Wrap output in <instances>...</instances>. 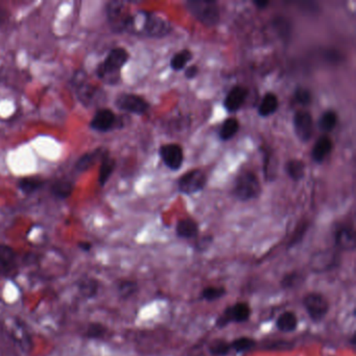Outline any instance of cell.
<instances>
[{"mask_svg": "<svg viewBox=\"0 0 356 356\" xmlns=\"http://www.w3.org/2000/svg\"><path fill=\"white\" fill-rule=\"evenodd\" d=\"M172 30V24L165 18L151 12L140 11L136 15H130L124 33L145 38L160 39L168 36Z\"/></svg>", "mask_w": 356, "mask_h": 356, "instance_id": "obj_1", "label": "cell"}, {"mask_svg": "<svg viewBox=\"0 0 356 356\" xmlns=\"http://www.w3.org/2000/svg\"><path fill=\"white\" fill-rule=\"evenodd\" d=\"M129 58L130 55L124 47L112 49L106 59L97 66V78L108 85H114L120 82V72L129 61Z\"/></svg>", "mask_w": 356, "mask_h": 356, "instance_id": "obj_2", "label": "cell"}, {"mask_svg": "<svg viewBox=\"0 0 356 356\" xmlns=\"http://www.w3.org/2000/svg\"><path fill=\"white\" fill-rule=\"evenodd\" d=\"M189 13L206 26H216L220 22V11L218 3L207 0H191L186 3Z\"/></svg>", "mask_w": 356, "mask_h": 356, "instance_id": "obj_3", "label": "cell"}, {"mask_svg": "<svg viewBox=\"0 0 356 356\" xmlns=\"http://www.w3.org/2000/svg\"><path fill=\"white\" fill-rule=\"evenodd\" d=\"M261 193L259 180L252 172H243L236 178L233 188V195L241 202L257 199Z\"/></svg>", "mask_w": 356, "mask_h": 356, "instance_id": "obj_4", "label": "cell"}, {"mask_svg": "<svg viewBox=\"0 0 356 356\" xmlns=\"http://www.w3.org/2000/svg\"><path fill=\"white\" fill-rule=\"evenodd\" d=\"M3 326L10 339L24 351H29L32 348V337L29 332L28 327L20 318L13 316L8 318L3 321Z\"/></svg>", "mask_w": 356, "mask_h": 356, "instance_id": "obj_5", "label": "cell"}, {"mask_svg": "<svg viewBox=\"0 0 356 356\" xmlns=\"http://www.w3.org/2000/svg\"><path fill=\"white\" fill-rule=\"evenodd\" d=\"M303 305L308 316L314 323L324 320L330 308L327 298L323 293H316V291L307 293L304 297Z\"/></svg>", "mask_w": 356, "mask_h": 356, "instance_id": "obj_6", "label": "cell"}, {"mask_svg": "<svg viewBox=\"0 0 356 356\" xmlns=\"http://www.w3.org/2000/svg\"><path fill=\"white\" fill-rule=\"evenodd\" d=\"M251 306L245 302H238L233 304L222 312L220 316L216 318V327L224 328L231 323H245L251 318Z\"/></svg>", "mask_w": 356, "mask_h": 356, "instance_id": "obj_7", "label": "cell"}, {"mask_svg": "<svg viewBox=\"0 0 356 356\" xmlns=\"http://www.w3.org/2000/svg\"><path fill=\"white\" fill-rule=\"evenodd\" d=\"M74 90H76V97L79 101L84 106H91L97 101L101 91L97 86L92 84L87 78V74L83 72H78L74 74L72 80Z\"/></svg>", "mask_w": 356, "mask_h": 356, "instance_id": "obj_8", "label": "cell"}, {"mask_svg": "<svg viewBox=\"0 0 356 356\" xmlns=\"http://www.w3.org/2000/svg\"><path fill=\"white\" fill-rule=\"evenodd\" d=\"M207 176L201 170H193L179 179L178 187L184 195H193L205 188Z\"/></svg>", "mask_w": 356, "mask_h": 356, "instance_id": "obj_9", "label": "cell"}, {"mask_svg": "<svg viewBox=\"0 0 356 356\" xmlns=\"http://www.w3.org/2000/svg\"><path fill=\"white\" fill-rule=\"evenodd\" d=\"M108 22L111 26L112 30L116 33H124L129 17L131 14L127 12L126 3L120 1H111L108 3L107 9Z\"/></svg>", "mask_w": 356, "mask_h": 356, "instance_id": "obj_10", "label": "cell"}, {"mask_svg": "<svg viewBox=\"0 0 356 356\" xmlns=\"http://www.w3.org/2000/svg\"><path fill=\"white\" fill-rule=\"evenodd\" d=\"M116 107L128 113L143 115L149 109V103L143 97L132 93L120 95L115 101Z\"/></svg>", "mask_w": 356, "mask_h": 356, "instance_id": "obj_11", "label": "cell"}, {"mask_svg": "<svg viewBox=\"0 0 356 356\" xmlns=\"http://www.w3.org/2000/svg\"><path fill=\"white\" fill-rule=\"evenodd\" d=\"M18 255L13 248L0 245V276L13 278L18 274Z\"/></svg>", "mask_w": 356, "mask_h": 356, "instance_id": "obj_12", "label": "cell"}, {"mask_svg": "<svg viewBox=\"0 0 356 356\" xmlns=\"http://www.w3.org/2000/svg\"><path fill=\"white\" fill-rule=\"evenodd\" d=\"M293 129L296 135L302 143H308L312 138L314 132V118L312 114L305 110L296 112L293 116Z\"/></svg>", "mask_w": 356, "mask_h": 356, "instance_id": "obj_13", "label": "cell"}, {"mask_svg": "<svg viewBox=\"0 0 356 356\" xmlns=\"http://www.w3.org/2000/svg\"><path fill=\"white\" fill-rule=\"evenodd\" d=\"M159 154L166 168L174 170V172L180 170L183 160H184V154H183V149L180 145H175V143L162 145L160 147Z\"/></svg>", "mask_w": 356, "mask_h": 356, "instance_id": "obj_14", "label": "cell"}, {"mask_svg": "<svg viewBox=\"0 0 356 356\" xmlns=\"http://www.w3.org/2000/svg\"><path fill=\"white\" fill-rule=\"evenodd\" d=\"M339 256L337 252H321L312 256L309 266L314 273H326L339 266Z\"/></svg>", "mask_w": 356, "mask_h": 356, "instance_id": "obj_15", "label": "cell"}, {"mask_svg": "<svg viewBox=\"0 0 356 356\" xmlns=\"http://www.w3.org/2000/svg\"><path fill=\"white\" fill-rule=\"evenodd\" d=\"M118 116L110 109H99L90 122L91 129L101 133L109 132L115 128Z\"/></svg>", "mask_w": 356, "mask_h": 356, "instance_id": "obj_16", "label": "cell"}, {"mask_svg": "<svg viewBox=\"0 0 356 356\" xmlns=\"http://www.w3.org/2000/svg\"><path fill=\"white\" fill-rule=\"evenodd\" d=\"M248 95H249V91H248L245 87H233V88L229 91L227 97H225V109L230 112V113H234V112L238 111V110L243 107V104H245Z\"/></svg>", "mask_w": 356, "mask_h": 356, "instance_id": "obj_17", "label": "cell"}, {"mask_svg": "<svg viewBox=\"0 0 356 356\" xmlns=\"http://www.w3.org/2000/svg\"><path fill=\"white\" fill-rule=\"evenodd\" d=\"M335 247L341 251H353L355 249L356 239L353 228L341 226L335 231Z\"/></svg>", "mask_w": 356, "mask_h": 356, "instance_id": "obj_18", "label": "cell"}, {"mask_svg": "<svg viewBox=\"0 0 356 356\" xmlns=\"http://www.w3.org/2000/svg\"><path fill=\"white\" fill-rule=\"evenodd\" d=\"M332 149V140L326 135H323L316 140L312 152V160L316 163H322Z\"/></svg>", "mask_w": 356, "mask_h": 356, "instance_id": "obj_19", "label": "cell"}, {"mask_svg": "<svg viewBox=\"0 0 356 356\" xmlns=\"http://www.w3.org/2000/svg\"><path fill=\"white\" fill-rule=\"evenodd\" d=\"M176 232L180 238H197L199 235V225L193 218H183L177 224Z\"/></svg>", "mask_w": 356, "mask_h": 356, "instance_id": "obj_20", "label": "cell"}, {"mask_svg": "<svg viewBox=\"0 0 356 356\" xmlns=\"http://www.w3.org/2000/svg\"><path fill=\"white\" fill-rule=\"evenodd\" d=\"M273 29L276 32L277 36L283 41V42L289 43L291 41V20L285 16H276L273 19Z\"/></svg>", "mask_w": 356, "mask_h": 356, "instance_id": "obj_21", "label": "cell"}, {"mask_svg": "<svg viewBox=\"0 0 356 356\" xmlns=\"http://www.w3.org/2000/svg\"><path fill=\"white\" fill-rule=\"evenodd\" d=\"M105 156H107V152L104 151V149H95V151L90 152V153L85 154L76 162V170L80 172H86L91 166L95 165L99 160L103 159Z\"/></svg>", "mask_w": 356, "mask_h": 356, "instance_id": "obj_22", "label": "cell"}, {"mask_svg": "<svg viewBox=\"0 0 356 356\" xmlns=\"http://www.w3.org/2000/svg\"><path fill=\"white\" fill-rule=\"evenodd\" d=\"M298 316L295 312H284L276 320V327L279 331L284 333L293 332L298 327Z\"/></svg>", "mask_w": 356, "mask_h": 356, "instance_id": "obj_23", "label": "cell"}, {"mask_svg": "<svg viewBox=\"0 0 356 356\" xmlns=\"http://www.w3.org/2000/svg\"><path fill=\"white\" fill-rule=\"evenodd\" d=\"M78 291L85 299H92L99 291V282L95 278L86 277L79 281Z\"/></svg>", "mask_w": 356, "mask_h": 356, "instance_id": "obj_24", "label": "cell"}, {"mask_svg": "<svg viewBox=\"0 0 356 356\" xmlns=\"http://www.w3.org/2000/svg\"><path fill=\"white\" fill-rule=\"evenodd\" d=\"M279 107L278 97L274 93H266L258 107V114L261 118H268L274 114Z\"/></svg>", "mask_w": 356, "mask_h": 356, "instance_id": "obj_25", "label": "cell"}, {"mask_svg": "<svg viewBox=\"0 0 356 356\" xmlns=\"http://www.w3.org/2000/svg\"><path fill=\"white\" fill-rule=\"evenodd\" d=\"M285 172L291 180L299 182L305 177V164L299 159L289 160L285 164Z\"/></svg>", "mask_w": 356, "mask_h": 356, "instance_id": "obj_26", "label": "cell"}, {"mask_svg": "<svg viewBox=\"0 0 356 356\" xmlns=\"http://www.w3.org/2000/svg\"><path fill=\"white\" fill-rule=\"evenodd\" d=\"M43 185H44V181L37 177H26L18 181V187L26 195L36 193L39 189L42 188Z\"/></svg>", "mask_w": 356, "mask_h": 356, "instance_id": "obj_27", "label": "cell"}, {"mask_svg": "<svg viewBox=\"0 0 356 356\" xmlns=\"http://www.w3.org/2000/svg\"><path fill=\"white\" fill-rule=\"evenodd\" d=\"M238 130V120H237L236 118H230L222 122V127H220V132H218V136H220V140L228 141L236 135Z\"/></svg>", "mask_w": 356, "mask_h": 356, "instance_id": "obj_28", "label": "cell"}, {"mask_svg": "<svg viewBox=\"0 0 356 356\" xmlns=\"http://www.w3.org/2000/svg\"><path fill=\"white\" fill-rule=\"evenodd\" d=\"M193 59V53L188 49H183V51H179L176 55L172 56V60H170V68L174 72H181L186 67L187 64Z\"/></svg>", "mask_w": 356, "mask_h": 356, "instance_id": "obj_29", "label": "cell"}, {"mask_svg": "<svg viewBox=\"0 0 356 356\" xmlns=\"http://www.w3.org/2000/svg\"><path fill=\"white\" fill-rule=\"evenodd\" d=\"M337 114L333 110L324 112L318 120V128L322 132L329 133L334 130L337 124Z\"/></svg>", "mask_w": 356, "mask_h": 356, "instance_id": "obj_30", "label": "cell"}, {"mask_svg": "<svg viewBox=\"0 0 356 356\" xmlns=\"http://www.w3.org/2000/svg\"><path fill=\"white\" fill-rule=\"evenodd\" d=\"M115 168V161L112 158L105 156L102 159L101 170H99V183L101 186H105Z\"/></svg>", "mask_w": 356, "mask_h": 356, "instance_id": "obj_31", "label": "cell"}, {"mask_svg": "<svg viewBox=\"0 0 356 356\" xmlns=\"http://www.w3.org/2000/svg\"><path fill=\"white\" fill-rule=\"evenodd\" d=\"M74 191V184L68 180H59L54 183L51 193L58 199H67Z\"/></svg>", "mask_w": 356, "mask_h": 356, "instance_id": "obj_32", "label": "cell"}, {"mask_svg": "<svg viewBox=\"0 0 356 356\" xmlns=\"http://www.w3.org/2000/svg\"><path fill=\"white\" fill-rule=\"evenodd\" d=\"M305 281V277L300 272H289L281 279V286L284 289H293L301 286Z\"/></svg>", "mask_w": 356, "mask_h": 356, "instance_id": "obj_33", "label": "cell"}, {"mask_svg": "<svg viewBox=\"0 0 356 356\" xmlns=\"http://www.w3.org/2000/svg\"><path fill=\"white\" fill-rule=\"evenodd\" d=\"M230 347L231 350L237 353H245L256 347V341L249 337H237L234 341H230Z\"/></svg>", "mask_w": 356, "mask_h": 356, "instance_id": "obj_34", "label": "cell"}, {"mask_svg": "<svg viewBox=\"0 0 356 356\" xmlns=\"http://www.w3.org/2000/svg\"><path fill=\"white\" fill-rule=\"evenodd\" d=\"M227 293L226 287L224 286H207L202 291L201 298L207 302L218 301L222 299Z\"/></svg>", "mask_w": 356, "mask_h": 356, "instance_id": "obj_35", "label": "cell"}, {"mask_svg": "<svg viewBox=\"0 0 356 356\" xmlns=\"http://www.w3.org/2000/svg\"><path fill=\"white\" fill-rule=\"evenodd\" d=\"M138 283L133 280H122L118 283V291L122 299H129L138 291Z\"/></svg>", "mask_w": 356, "mask_h": 356, "instance_id": "obj_36", "label": "cell"}, {"mask_svg": "<svg viewBox=\"0 0 356 356\" xmlns=\"http://www.w3.org/2000/svg\"><path fill=\"white\" fill-rule=\"evenodd\" d=\"M107 327L99 323H91L87 326L85 337L91 339H103L107 335Z\"/></svg>", "mask_w": 356, "mask_h": 356, "instance_id": "obj_37", "label": "cell"}, {"mask_svg": "<svg viewBox=\"0 0 356 356\" xmlns=\"http://www.w3.org/2000/svg\"><path fill=\"white\" fill-rule=\"evenodd\" d=\"M230 351V341L222 339H216L209 345V352L213 356H225Z\"/></svg>", "mask_w": 356, "mask_h": 356, "instance_id": "obj_38", "label": "cell"}, {"mask_svg": "<svg viewBox=\"0 0 356 356\" xmlns=\"http://www.w3.org/2000/svg\"><path fill=\"white\" fill-rule=\"evenodd\" d=\"M293 99H295V101L297 102L299 105L306 107V106H309L310 104H312V92H310L307 88L298 87L295 90V93H293Z\"/></svg>", "mask_w": 356, "mask_h": 356, "instance_id": "obj_39", "label": "cell"}, {"mask_svg": "<svg viewBox=\"0 0 356 356\" xmlns=\"http://www.w3.org/2000/svg\"><path fill=\"white\" fill-rule=\"evenodd\" d=\"M341 59V55H339V51H334V49H329V51H327L326 53H325V60H327L329 63H339Z\"/></svg>", "mask_w": 356, "mask_h": 356, "instance_id": "obj_40", "label": "cell"}, {"mask_svg": "<svg viewBox=\"0 0 356 356\" xmlns=\"http://www.w3.org/2000/svg\"><path fill=\"white\" fill-rule=\"evenodd\" d=\"M298 231H296L295 235H293V238H291V243L289 245H296V243H299L302 238H303L304 233L307 230V226L306 225H303V226L300 227L299 229H297Z\"/></svg>", "mask_w": 356, "mask_h": 356, "instance_id": "obj_41", "label": "cell"}, {"mask_svg": "<svg viewBox=\"0 0 356 356\" xmlns=\"http://www.w3.org/2000/svg\"><path fill=\"white\" fill-rule=\"evenodd\" d=\"M197 74H199V67L195 65H191L185 70V78L188 79V80H193V79L197 76Z\"/></svg>", "mask_w": 356, "mask_h": 356, "instance_id": "obj_42", "label": "cell"}, {"mask_svg": "<svg viewBox=\"0 0 356 356\" xmlns=\"http://www.w3.org/2000/svg\"><path fill=\"white\" fill-rule=\"evenodd\" d=\"M211 236L202 237V238H200L199 241H197V248L199 250H205L206 248H207L208 245H209L210 243H211Z\"/></svg>", "mask_w": 356, "mask_h": 356, "instance_id": "obj_43", "label": "cell"}, {"mask_svg": "<svg viewBox=\"0 0 356 356\" xmlns=\"http://www.w3.org/2000/svg\"><path fill=\"white\" fill-rule=\"evenodd\" d=\"M253 5L257 9L264 10L270 5V1H268V0H256V1H254Z\"/></svg>", "mask_w": 356, "mask_h": 356, "instance_id": "obj_44", "label": "cell"}, {"mask_svg": "<svg viewBox=\"0 0 356 356\" xmlns=\"http://www.w3.org/2000/svg\"><path fill=\"white\" fill-rule=\"evenodd\" d=\"M79 247H80L81 249L84 250V251H89V250L91 249V245L88 243H79Z\"/></svg>", "mask_w": 356, "mask_h": 356, "instance_id": "obj_45", "label": "cell"}]
</instances>
